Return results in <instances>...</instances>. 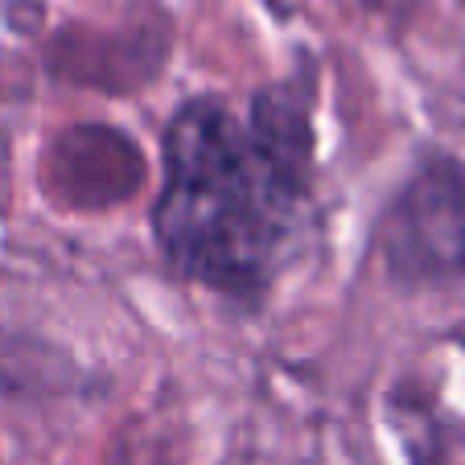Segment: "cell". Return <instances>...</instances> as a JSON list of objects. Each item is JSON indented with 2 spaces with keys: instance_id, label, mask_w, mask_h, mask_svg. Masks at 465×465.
Masks as SVG:
<instances>
[{
  "instance_id": "cell-1",
  "label": "cell",
  "mask_w": 465,
  "mask_h": 465,
  "mask_svg": "<svg viewBox=\"0 0 465 465\" xmlns=\"http://www.w3.org/2000/svg\"><path fill=\"white\" fill-rule=\"evenodd\" d=\"M309 136L281 99L252 124L214 99H193L165 132V190L153 211L157 243L182 276L219 292H255L297 227Z\"/></svg>"
},
{
  "instance_id": "cell-2",
  "label": "cell",
  "mask_w": 465,
  "mask_h": 465,
  "mask_svg": "<svg viewBox=\"0 0 465 465\" xmlns=\"http://www.w3.org/2000/svg\"><path fill=\"white\" fill-rule=\"evenodd\" d=\"M379 243L391 272L408 284H437L465 272V165H424L391 203Z\"/></svg>"
}]
</instances>
